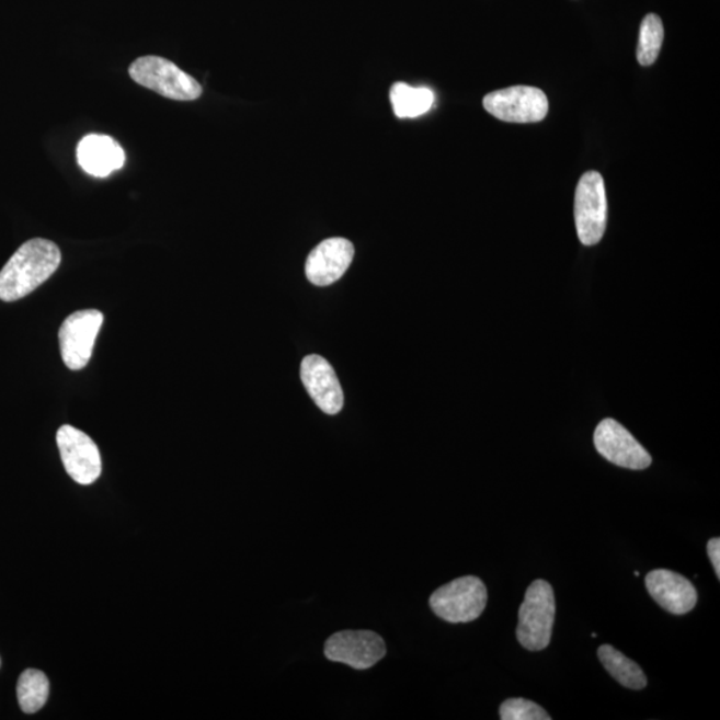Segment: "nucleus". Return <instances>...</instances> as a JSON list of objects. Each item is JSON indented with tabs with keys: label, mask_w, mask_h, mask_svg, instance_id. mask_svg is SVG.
Instances as JSON below:
<instances>
[{
	"label": "nucleus",
	"mask_w": 720,
	"mask_h": 720,
	"mask_svg": "<svg viewBox=\"0 0 720 720\" xmlns=\"http://www.w3.org/2000/svg\"><path fill=\"white\" fill-rule=\"evenodd\" d=\"M60 250L52 240H27L0 271V299L15 301L27 297L58 270Z\"/></svg>",
	"instance_id": "obj_1"
},
{
	"label": "nucleus",
	"mask_w": 720,
	"mask_h": 720,
	"mask_svg": "<svg viewBox=\"0 0 720 720\" xmlns=\"http://www.w3.org/2000/svg\"><path fill=\"white\" fill-rule=\"evenodd\" d=\"M556 595L549 582L538 580L527 588L519 608L516 638L528 651H541L551 642L556 621Z\"/></svg>",
	"instance_id": "obj_2"
},
{
	"label": "nucleus",
	"mask_w": 720,
	"mask_h": 720,
	"mask_svg": "<svg viewBox=\"0 0 720 720\" xmlns=\"http://www.w3.org/2000/svg\"><path fill=\"white\" fill-rule=\"evenodd\" d=\"M128 72L135 83L172 101H195L203 92L198 80L181 70L171 60L153 55L135 60Z\"/></svg>",
	"instance_id": "obj_3"
},
{
	"label": "nucleus",
	"mask_w": 720,
	"mask_h": 720,
	"mask_svg": "<svg viewBox=\"0 0 720 720\" xmlns=\"http://www.w3.org/2000/svg\"><path fill=\"white\" fill-rule=\"evenodd\" d=\"M488 588L477 576H461L436 590L430 606L439 618L450 624H467L483 614Z\"/></svg>",
	"instance_id": "obj_4"
},
{
	"label": "nucleus",
	"mask_w": 720,
	"mask_h": 720,
	"mask_svg": "<svg viewBox=\"0 0 720 720\" xmlns=\"http://www.w3.org/2000/svg\"><path fill=\"white\" fill-rule=\"evenodd\" d=\"M574 214L581 242L598 244L607 227L606 186L599 172L588 171L581 178L575 191Z\"/></svg>",
	"instance_id": "obj_5"
},
{
	"label": "nucleus",
	"mask_w": 720,
	"mask_h": 720,
	"mask_svg": "<svg viewBox=\"0 0 720 720\" xmlns=\"http://www.w3.org/2000/svg\"><path fill=\"white\" fill-rule=\"evenodd\" d=\"M485 111L510 123H537L549 113V100L544 91L530 85H514L484 96Z\"/></svg>",
	"instance_id": "obj_6"
},
{
	"label": "nucleus",
	"mask_w": 720,
	"mask_h": 720,
	"mask_svg": "<svg viewBox=\"0 0 720 720\" xmlns=\"http://www.w3.org/2000/svg\"><path fill=\"white\" fill-rule=\"evenodd\" d=\"M103 313L83 310L67 317L59 330L61 358L72 372L82 370L91 359L92 350L103 324Z\"/></svg>",
	"instance_id": "obj_7"
},
{
	"label": "nucleus",
	"mask_w": 720,
	"mask_h": 720,
	"mask_svg": "<svg viewBox=\"0 0 720 720\" xmlns=\"http://www.w3.org/2000/svg\"><path fill=\"white\" fill-rule=\"evenodd\" d=\"M57 443L65 469L77 483L88 485L101 477L100 448L88 434L65 424L58 430Z\"/></svg>",
	"instance_id": "obj_8"
},
{
	"label": "nucleus",
	"mask_w": 720,
	"mask_h": 720,
	"mask_svg": "<svg viewBox=\"0 0 720 720\" xmlns=\"http://www.w3.org/2000/svg\"><path fill=\"white\" fill-rule=\"evenodd\" d=\"M594 445L603 458L629 470H644L651 455L633 438L630 431L614 420H605L595 428Z\"/></svg>",
	"instance_id": "obj_9"
},
{
	"label": "nucleus",
	"mask_w": 720,
	"mask_h": 720,
	"mask_svg": "<svg viewBox=\"0 0 720 720\" xmlns=\"http://www.w3.org/2000/svg\"><path fill=\"white\" fill-rule=\"evenodd\" d=\"M324 655L332 662L348 664L355 670H367L384 660L386 644L373 631H341L325 642Z\"/></svg>",
	"instance_id": "obj_10"
},
{
	"label": "nucleus",
	"mask_w": 720,
	"mask_h": 720,
	"mask_svg": "<svg viewBox=\"0 0 720 720\" xmlns=\"http://www.w3.org/2000/svg\"><path fill=\"white\" fill-rule=\"evenodd\" d=\"M300 378L313 402L324 414H340L344 396L340 379L329 361L319 355H309L301 361Z\"/></svg>",
	"instance_id": "obj_11"
},
{
	"label": "nucleus",
	"mask_w": 720,
	"mask_h": 720,
	"mask_svg": "<svg viewBox=\"0 0 720 720\" xmlns=\"http://www.w3.org/2000/svg\"><path fill=\"white\" fill-rule=\"evenodd\" d=\"M354 244L344 238H330L319 243L306 261V276L312 285L324 287L340 281L353 263Z\"/></svg>",
	"instance_id": "obj_12"
},
{
	"label": "nucleus",
	"mask_w": 720,
	"mask_h": 720,
	"mask_svg": "<svg viewBox=\"0 0 720 720\" xmlns=\"http://www.w3.org/2000/svg\"><path fill=\"white\" fill-rule=\"evenodd\" d=\"M651 598L664 610L674 615H685L697 606L698 594L687 578L670 570H654L645 576Z\"/></svg>",
	"instance_id": "obj_13"
},
{
	"label": "nucleus",
	"mask_w": 720,
	"mask_h": 720,
	"mask_svg": "<svg viewBox=\"0 0 720 720\" xmlns=\"http://www.w3.org/2000/svg\"><path fill=\"white\" fill-rule=\"evenodd\" d=\"M77 153L80 168L95 178H106L126 162L125 150L107 135H88L79 141Z\"/></svg>",
	"instance_id": "obj_14"
},
{
	"label": "nucleus",
	"mask_w": 720,
	"mask_h": 720,
	"mask_svg": "<svg viewBox=\"0 0 720 720\" xmlns=\"http://www.w3.org/2000/svg\"><path fill=\"white\" fill-rule=\"evenodd\" d=\"M598 656L608 674L615 681H618L621 686L631 688V690H643L648 686V678H645L643 670L636 662L621 654L620 651L614 649L613 645H601Z\"/></svg>",
	"instance_id": "obj_15"
},
{
	"label": "nucleus",
	"mask_w": 720,
	"mask_h": 720,
	"mask_svg": "<svg viewBox=\"0 0 720 720\" xmlns=\"http://www.w3.org/2000/svg\"><path fill=\"white\" fill-rule=\"evenodd\" d=\"M393 113L400 119L416 118L433 107L434 92L426 88H411L405 83H396L390 91Z\"/></svg>",
	"instance_id": "obj_16"
},
{
	"label": "nucleus",
	"mask_w": 720,
	"mask_h": 720,
	"mask_svg": "<svg viewBox=\"0 0 720 720\" xmlns=\"http://www.w3.org/2000/svg\"><path fill=\"white\" fill-rule=\"evenodd\" d=\"M18 700L26 713L39 711L46 705L50 694V683L39 670H26L18 682Z\"/></svg>",
	"instance_id": "obj_17"
},
{
	"label": "nucleus",
	"mask_w": 720,
	"mask_h": 720,
	"mask_svg": "<svg viewBox=\"0 0 720 720\" xmlns=\"http://www.w3.org/2000/svg\"><path fill=\"white\" fill-rule=\"evenodd\" d=\"M664 28L660 16L656 14L645 15L639 30V42L637 58L639 65L651 66L660 57L663 45Z\"/></svg>",
	"instance_id": "obj_18"
},
{
	"label": "nucleus",
	"mask_w": 720,
	"mask_h": 720,
	"mask_svg": "<svg viewBox=\"0 0 720 720\" xmlns=\"http://www.w3.org/2000/svg\"><path fill=\"white\" fill-rule=\"evenodd\" d=\"M502 720H550L551 717L535 701L513 698L503 701L500 709Z\"/></svg>",
	"instance_id": "obj_19"
},
{
	"label": "nucleus",
	"mask_w": 720,
	"mask_h": 720,
	"mask_svg": "<svg viewBox=\"0 0 720 720\" xmlns=\"http://www.w3.org/2000/svg\"><path fill=\"white\" fill-rule=\"evenodd\" d=\"M707 553H709L712 568L713 570H716L718 580H720V539L719 538H713L709 541V545H707Z\"/></svg>",
	"instance_id": "obj_20"
}]
</instances>
